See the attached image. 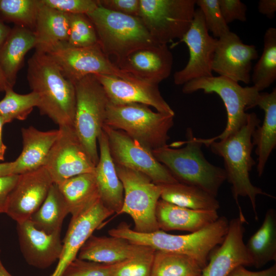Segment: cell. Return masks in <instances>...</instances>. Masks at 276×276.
Returning a JSON list of instances; mask_svg holds the SVG:
<instances>
[{"label":"cell","mask_w":276,"mask_h":276,"mask_svg":"<svg viewBox=\"0 0 276 276\" xmlns=\"http://www.w3.org/2000/svg\"><path fill=\"white\" fill-rule=\"evenodd\" d=\"M261 121L255 112L248 113L247 120L238 130L219 141H200L215 154L221 157L224 162V170L226 180L231 185L233 197L237 205L239 215L244 216L239 204V197H247L251 203L256 220H258L256 198L263 195L271 198L273 196L254 186L250 179L249 173L256 162L251 156L254 148L252 134Z\"/></svg>","instance_id":"1"},{"label":"cell","mask_w":276,"mask_h":276,"mask_svg":"<svg viewBox=\"0 0 276 276\" xmlns=\"http://www.w3.org/2000/svg\"><path fill=\"white\" fill-rule=\"evenodd\" d=\"M27 78L38 96L37 107L59 127L74 126L76 111L74 84L65 78L47 53L36 51L28 61Z\"/></svg>","instance_id":"2"},{"label":"cell","mask_w":276,"mask_h":276,"mask_svg":"<svg viewBox=\"0 0 276 276\" xmlns=\"http://www.w3.org/2000/svg\"><path fill=\"white\" fill-rule=\"evenodd\" d=\"M187 140L179 142L185 146L173 148L167 145L152 151L161 163L178 182L194 186L217 197L219 190L226 180L223 168L210 163L202 151L203 144L188 128Z\"/></svg>","instance_id":"3"},{"label":"cell","mask_w":276,"mask_h":276,"mask_svg":"<svg viewBox=\"0 0 276 276\" xmlns=\"http://www.w3.org/2000/svg\"><path fill=\"white\" fill-rule=\"evenodd\" d=\"M228 225L229 220L225 216H221L196 232L185 235H173L160 229L149 233H138L127 224H124L119 228L117 235L133 244L149 246L155 250L186 255L203 268L214 249L223 242Z\"/></svg>","instance_id":"4"},{"label":"cell","mask_w":276,"mask_h":276,"mask_svg":"<svg viewBox=\"0 0 276 276\" xmlns=\"http://www.w3.org/2000/svg\"><path fill=\"white\" fill-rule=\"evenodd\" d=\"M174 115L155 112L139 103L109 102L104 125L121 130L151 151L167 145Z\"/></svg>","instance_id":"5"},{"label":"cell","mask_w":276,"mask_h":276,"mask_svg":"<svg viewBox=\"0 0 276 276\" xmlns=\"http://www.w3.org/2000/svg\"><path fill=\"white\" fill-rule=\"evenodd\" d=\"M86 15L95 26L101 49L108 57L116 58V65L133 51L157 44L139 17L110 11L99 4Z\"/></svg>","instance_id":"6"},{"label":"cell","mask_w":276,"mask_h":276,"mask_svg":"<svg viewBox=\"0 0 276 276\" xmlns=\"http://www.w3.org/2000/svg\"><path fill=\"white\" fill-rule=\"evenodd\" d=\"M76 93L75 130L96 166L99 160L98 139L103 130L109 100L95 75L74 84Z\"/></svg>","instance_id":"7"},{"label":"cell","mask_w":276,"mask_h":276,"mask_svg":"<svg viewBox=\"0 0 276 276\" xmlns=\"http://www.w3.org/2000/svg\"><path fill=\"white\" fill-rule=\"evenodd\" d=\"M202 90L205 94L215 93L223 102L227 113L224 130L217 136L206 139L213 141L224 139L238 130L246 122L245 111L254 107L259 92L253 86L243 87L238 82L222 76H211L192 80L183 85L182 91L192 94Z\"/></svg>","instance_id":"8"},{"label":"cell","mask_w":276,"mask_h":276,"mask_svg":"<svg viewBox=\"0 0 276 276\" xmlns=\"http://www.w3.org/2000/svg\"><path fill=\"white\" fill-rule=\"evenodd\" d=\"M117 174L124 188V200L119 214H127L132 219L133 230L149 233L159 229L155 216L160 198L162 188L145 174L115 165Z\"/></svg>","instance_id":"9"},{"label":"cell","mask_w":276,"mask_h":276,"mask_svg":"<svg viewBox=\"0 0 276 276\" xmlns=\"http://www.w3.org/2000/svg\"><path fill=\"white\" fill-rule=\"evenodd\" d=\"M195 6L196 0H140L139 17L156 44L167 45L187 32Z\"/></svg>","instance_id":"10"},{"label":"cell","mask_w":276,"mask_h":276,"mask_svg":"<svg viewBox=\"0 0 276 276\" xmlns=\"http://www.w3.org/2000/svg\"><path fill=\"white\" fill-rule=\"evenodd\" d=\"M45 53L56 63L63 76L73 84L89 75H112L126 79L136 78L113 63L99 43L78 48L62 42Z\"/></svg>","instance_id":"11"},{"label":"cell","mask_w":276,"mask_h":276,"mask_svg":"<svg viewBox=\"0 0 276 276\" xmlns=\"http://www.w3.org/2000/svg\"><path fill=\"white\" fill-rule=\"evenodd\" d=\"M111 156L115 165L141 172L158 185L177 181L146 148L124 131L104 125Z\"/></svg>","instance_id":"12"},{"label":"cell","mask_w":276,"mask_h":276,"mask_svg":"<svg viewBox=\"0 0 276 276\" xmlns=\"http://www.w3.org/2000/svg\"><path fill=\"white\" fill-rule=\"evenodd\" d=\"M58 129L59 135L43 165L54 183L58 185L76 175L94 172L96 165L74 126Z\"/></svg>","instance_id":"13"},{"label":"cell","mask_w":276,"mask_h":276,"mask_svg":"<svg viewBox=\"0 0 276 276\" xmlns=\"http://www.w3.org/2000/svg\"><path fill=\"white\" fill-rule=\"evenodd\" d=\"M217 41L209 34L201 10L195 9L189 29L179 41L187 45L189 59L183 68L174 74L175 84L183 85L193 79L213 76L212 67Z\"/></svg>","instance_id":"14"},{"label":"cell","mask_w":276,"mask_h":276,"mask_svg":"<svg viewBox=\"0 0 276 276\" xmlns=\"http://www.w3.org/2000/svg\"><path fill=\"white\" fill-rule=\"evenodd\" d=\"M53 183L44 166L19 175L9 195L5 213L17 223L30 219L44 201Z\"/></svg>","instance_id":"15"},{"label":"cell","mask_w":276,"mask_h":276,"mask_svg":"<svg viewBox=\"0 0 276 276\" xmlns=\"http://www.w3.org/2000/svg\"><path fill=\"white\" fill-rule=\"evenodd\" d=\"M256 46L243 42L231 31L217 38L212 71L237 82L249 84L252 62L258 57Z\"/></svg>","instance_id":"16"},{"label":"cell","mask_w":276,"mask_h":276,"mask_svg":"<svg viewBox=\"0 0 276 276\" xmlns=\"http://www.w3.org/2000/svg\"><path fill=\"white\" fill-rule=\"evenodd\" d=\"M103 86L110 103H139L154 108L157 112L174 115L162 96L158 85L137 78L126 79L107 75H95Z\"/></svg>","instance_id":"17"},{"label":"cell","mask_w":276,"mask_h":276,"mask_svg":"<svg viewBox=\"0 0 276 276\" xmlns=\"http://www.w3.org/2000/svg\"><path fill=\"white\" fill-rule=\"evenodd\" d=\"M244 216L229 221L227 234L220 245L210 256L201 276H228L239 266H252L243 241Z\"/></svg>","instance_id":"18"},{"label":"cell","mask_w":276,"mask_h":276,"mask_svg":"<svg viewBox=\"0 0 276 276\" xmlns=\"http://www.w3.org/2000/svg\"><path fill=\"white\" fill-rule=\"evenodd\" d=\"M114 214L99 200L87 211L72 217L57 266L50 276H61L77 257L81 247L95 230Z\"/></svg>","instance_id":"19"},{"label":"cell","mask_w":276,"mask_h":276,"mask_svg":"<svg viewBox=\"0 0 276 276\" xmlns=\"http://www.w3.org/2000/svg\"><path fill=\"white\" fill-rule=\"evenodd\" d=\"M117 65L140 80L158 85L171 73L173 55L167 45L152 44L133 51Z\"/></svg>","instance_id":"20"},{"label":"cell","mask_w":276,"mask_h":276,"mask_svg":"<svg viewBox=\"0 0 276 276\" xmlns=\"http://www.w3.org/2000/svg\"><path fill=\"white\" fill-rule=\"evenodd\" d=\"M17 232L20 250L29 265L43 269L58 261L63 246L60 232L47 234L29 219L17 223Z\"/></svg>","instance_id":"21"},{"label":"cell","mask_w":276,"mask_h":276,"mask_svg":"<svg viewBox=\"0 0 276 276\" xmlns=\"http://www.w3.org/2000/svg\"><path fill=\"white\" fill-rule=\"evenodd\" d=\"M99 160L95 175L100 199L113 213L119 215L124 200V188L109 151L106 133L102 130L98 139Z\"/></svg>","instance_id":"22"},{"label":"cell","mask_w":276,"mask_h":276,"mask_svg":"<svg viewBox=\"0 0 276 276\" xmlns=\"http://www.w3.org/2000/svg\"><path fill=\"white\" fill-rule=\"evenodd\" d=\"M155 216L159 229L181 231L193 233L201 229L217 220V211L193 210L178 206L159 199Z\"/></svg>","instance_id":"23"},{"label":"cell","mask_w":276,"mask_h":276,"mask_svg":"<svg viewBox=\"0 0 276 276\" xmlns=\"http://www.w3.org/2000/svg\"><path fill=\"white\" fill-rule=\"evenodd\" d=\"M22 148L13 161V174L20 175L43 166L47 156L56 141L59 129L41 131L30 126L21 129Z\"/></svg>","instance_id":"24"},{"label":"cell","mask_w":276,"mask_h":276,"mask_svg":"<svg viewBox=\"0 0 276 276\" xmlns=\"http://www.w3.org/2000/svg\"><path fill=\"white\" fill-rule=\"evenodd\" d=\"M259 106L264 112L261 126L259 125L252 134V143L256 146L257 171L261 176L272 151L276 147V88L270 93L259 92L254 107Z\"/></svg>","instance_id":"25"},{"label":"cell","mask_w":276,"mask_h":276,"mask_svg":"<svg viewBox=\"0 0 276 276\" xmlns=\"http://www.w3.org/2000/svg\"><path fill=\"white\" fill-rule=\"evenodd\" d=\"M144 246L133 244L120 237L92 235L81 247L77 258L100 263L114 264L132 258Z\"/></svg>","instance_id":"26"},{"label":"cell","mask_w":276,"mask_h":276,"mask_svg":"<svg viewBox=\"0 0 276 276\" xmlns=\"http://www.w3.org/2000/svg\"><path fill=\"white\" fill-rule=\"evenodd\" d=\"M36 45L34 31L19 26L11 29L0 48V71L10 87L15 84L26 54Z\"/></svg>","instance_id":"27"},{"label":"cell","mask_w":276,"mask_h":276,"mask_svg":"<svg viewBox=\"0 0 276 276\" xmlns=\"http://www.w3.org/2000/svg\"><path fill=\"white\" fill-rule=\"evenodd\" d=\"M70 14L54 9L39 0L35 29L36 51L45 53L53 47L67 41Z\"/></svg>","instance_id":"28"},{"label":"cell","mask_w":276,"mask_h":276,"mask_svg":"<svg viewBox=\"0 0 276 276\" xmlns=\"http://www.w3.org/2000/svg\"><path fill=\"white\" fill-rule=\"evenodd\" d=\"M94 172L78 175L57 185L72 217L87 211L100 199Z\"/></svg>","instance_id":"29"},{"label":"cell","mask_w":276,"mask_h":276,"mask_svg":"<svg viewBox=\"0 0 276 276\" xmlns=\"http://www.w3.org/2000/svg\"><path fill=\"white\" fill-rule=\"evenodd\" d=\"M252 266L260 268L269 262L276 261V211H266L263 222L245 244Z\"/></svg>","instance_id":"30"},{"label":"cell","mask_w":276,"mask_h":276,"mask_svg":"<svg viewBox=\"0 0 276 276\" xmlns=\"http://www.w3.org/2000/svg\"><path fill=\"white\" fill-rule=\"evenodd\" d=\"M160 199L173 204L193 210L217 211L216 197L199 188L178 182L160 185Z\"/></svg>","instance_id":"31"},{"label":"cell","mask_w":276,"mask_h":276,"mask_svg":"<svg viewBox=\"0 0 276 276\" xmlns=\"http://www.w3.org/2000/svg\"><path fill=\"white\" fill-rule=\"evenodd\" d=\"M68 214L57 185L53 183L44 201L29 220L36 228L51 234L61 232L63 221Z\"/></svg>","instance_id":"32"},{"label":"cell","mask_w":276,"mask_h":276,"mask_svg":"<svg viewBox=\"0 0 276 276\" xmlns=\"http://www.w3.org/2000/svg\"><path fill=\"white\" fill-rule=\"evenodd\" d=\"M202 269L186 255L155 250L151 276H198Z\"/></svg>","instance_id":"33"},{"label":"cell","mask_w":276,"mask_h":276,"mask_svg":"<svg viewBox=\"0 0 276 276\" xmlns=\"http://www.w3.org/2000/svg\"><path fill=\"white\" fill-rule=\"evenodd\" d=\"M276 80V29L269 27L264 36L262 55L255 64L251 80L253 86L261 92Z\"/></svg>","instance_id":"34"},{"label":"cell","mask_w":276,"mask_h":276,"mask_svg":"<svg viewBox=\"0 0 276 276\" xmlns=\"http://www.w3.org/2000/svg\"><path fill=\"white\" fill-rule=\"evenodd\" d=\"M4 97L0 100V116L6 124L14 120H25L37 106V95L31 91L27 94L15 92L13 88L8 87L5 91Z\"/></svg>","instance_id":"35"},{"label":"cell","mask_w":276,"mask_h":276,"mask_svg":"<svg viewBox=\"0 0 276 276\" xmlns=\"http://www.w3.org/2000/svg\"><path fill=\"white\" fill-rule=\"evenodd\" d=\"M39 0H0L3 19L34 30Z\"/></svg>","instance_id":"36"},{"label":"cell","mask_w":276,"mask_h":276,"mask_svg":"<svg viewBox=\"0 0 276 276\" xmlns=\"http://www.w3.org/2000/svg\"><path fill=\"white\" fill-rule=\"evenodd\" d=\"M70 14L68 36L66 42L74 47H87L99 43L95 26L86 14Z\"/></svg>","instance_id":"37"},{"label":"cell","mask_w":276,"mask_h":276,"mask_svg":"<svg viewBox=\"0 0 276 276\" xmlns=\"http://www.w3.org/2000/svg\"><path fill=\"white\" fill-rule=\"evenodd\" d=\"M154 251L144 245L132 258L120 263L112 276H151Z\"/></svg>","instance_id":"38"},{"label":"cell","mask_w":276,"mask_h":276,"mask_svg":"<svg viewBox=\"0 0 276 276\" xmlns=\"http://www.w3.org/2000/svg\"><path fill=\"white\" fill-rule=\"evenodd\" d=\"M202 11L208 31L218 38L230 32L222 15L218 0H196V5Z\"/></svg>","instance_id":"39"},{"label":"cell","mask_w":276,"mask_h":276,"mask_svg":"<svg viewBox=\"0 0 276 276\" xmlns=\"http://www.w3.org/2000/svg\"><path fill=\"white\" fill-rule=\"evenodd\" d=\"M119 263L103 264L77 257L65 268L61 276H112Z\"/></svg>","instance_id":"40"},{"label":"cell","mask_w":276,"mask_h":276,"mask_svg":"<svg viewBox=\"0 0 276 276\" xmlns=\"http://www.w3.org/2000/svg\"><path fill=\"white\" fill-rule=\"evenodd\" d=\"M45 5L66 13L87 14L98 6V0H41Z\"/></svg>","instance_id":"41"},{"label":"cell","mask_w":276,"mask_h":276,"mask_svg":"<svg viewBox=\"0 0 276 276\" xmlns=\"http://www.w3.org/2000/svg\"><path fill=\"white\" fill-rule=\"evenodd\" d=\"M219 7L225 22L235 20L246 21V6L239 0H218Z\"/></svg>","instance_id":"42"},{"label":"cell","mask_w":276,"mask_h":276,"mask_svg":"<svg viewBox=\"0 0 276 276\" xmlns=\"http://www.w3.org/2000/svg\"><path fill=\"white\" fill-rule=\"evenodd\" d=\"M99 5L115 12L139 17L140 0H98Z\"/></svg>","instance_id":"43"},{"label":"cell","mask_w":276,"mask_h":276,"mask_svg":"<svg viewBox=\"0 0 276 276\" xmlns=\"http://www.w3.org/2000/svg\"><path fill=\"white\" fill-rule=\"evenodd\" d=\"M19 175L0 176V213H5L9 195Z\"/></svg>","instance_id":"44"},{"label":"cell","mask_w":276,"mask_h":276,"mask_svg":"<svg viewBox=\"0 0 276 276\" xmlns=\"http://www.w3.org/2000/svg\"><path fill=\"white\" fill-rule=\"evenodd\" d=\"M228 276H276V264L258 271L248 270L241 265L235 268Z\"/></svg>","instance_id":"45"},{"label":"cell","mask_w":276,"mask_h":276,"mask_svg":"<svg viewBox=\"0 0 276 276\" xmlns=\"http://www.w3.org/2000/svg\"><path fill=\"white\" fill-rule=\"evenodd\" d=\"M259 12L269 18H272L276 12L275 0H260L258 3Z\"/></svg>","instance_id":"46"},{"label":"cell","mask_w":276,"mask_h":276,"mask_svg":"<svg viewBox=\"0 0 276 276\" xmlns=\"http://www.w3.org/2000/svg\"><path fill=\"white\" fill-rule=\"evenodd\" d=\"M13 162L0 163V176L13 175Z\"/></svg>","instance_id":"47"},{"label":"cell","mask_w":276,"mask_h":276,"mask_svg":"<svg viewBox=\"0 0 276 276\" xmlns=\"http://www.w3.org/2000/svg\"><path fill=\"white\" fill-rule=\"evenodd\" d=\"M11 29L4 24L0 19V48L9 35Z\"/></svg>","instance_id":"48"},{"label":"cell","mask_w":276,"mask_h":276,"mask_svg":"<svg viewBox=\"0 0 276 276\" xmlns=\"http://www.w3.org/2000/svg\"><path fill=\"white\" fill-rule=\"evenodd\" d=\"M4 119L0 116V161L4 160L5 154L7 149V146L4 144L3 137V127L5 124Z\"/></svg>","instance_id":"49"},{"label":"cell","mask_w":276,"mask_h":276,"mask_svg":"<svg viewBox=\"0 0 276 276\" xmlns=\"http://www.w3.org/2000/svg\"><path fill=\"white\" fill-rule=\"evenodd\" d=\"M10 87L6 82L3 75L0 71V91H5V90Z\"/></svg>","instance_id":"50"},{"label":"cell","mask_w":276,"mask_h":276,"mask_svg":"<svg viewBox=\"0 0 276 276\" xmlns=\"http://www.w3.org/2000/svg\"><path fill=\"white\" fill-rule=\"evenodd\" d=\"M1 253V250H0ZM0 276H12L4 266L0 259Z\"/></svg>","instance_id":"51"},{"label":"cell","mask_w":276,"mask_h":276,"mask_svg":"<svg viewBox=\"0 0 276 276\" xmlns=\"http://www.w3.org/2000/svg\"><path fill=\"white\" fill-rule=\"evenodd\" d=\"M198 276H201V274H200V275H198Z\"/></svg>","instance_id":"52"}]
</instances>
